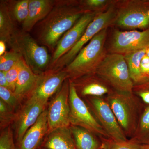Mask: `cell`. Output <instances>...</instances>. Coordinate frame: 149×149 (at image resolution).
Segmentation results:
<instances>
[{
	"label": "cell",
	"mask_w": 149,
	"mask_h": 149,
	"mask_svg": "<svg viewBox=\"0 0 149 149\" xmlns=\"http://www.w3.org/2000/svg\"><path fill=\"white\" fill-rule=\"evenodd\" d=\"M88 12L80 1H55L54 6L45 18L37 24V38L39 42L54 50L65 33Z\"/></svg>",
	"instance_id": "cell-1"
},
{
	"label": "cell",
	"mask_w": 149,
	"mask_h": 149,
	"mask_svg": "<svg viewBox=\"0 0 149 149\" xmlns=\"http://www.w3.org/2000/svg\"><path fill=\"white\" fill-rule=\"evenodd\" d=\"M108 28L96 35L80 51L74 59L63 70L70 80L96 73L99 66L107 54L105 47Z\"/></svg>",
	"instance_id": "cell-2"
},
{
	"label": "cell",
	"mask_w": 149,
	"mask_h": 149,
	"mask_svg": "<svg viewBox=\"0 0 149 149\" xmlns=\"http://www.w3.org/2000/svg\"><path fill=\"white\" fill-rule=\"evenodd\" d=\"M105 98L127 138L133 137L143 109L142 101L133 93L112 90Z\"/></svg>",
	"instance_id": "cell-3"
},
{
	"label": "cell",
	"mask_w": 149,
	"mask_h": 149,
	"mask_svg": "<svg viewBox=\"0 0 149 149\" xmlns=\"http://www.w3.org/2000/svg\"><path fill=\"white\" fill-rule=\"evenodd\" d=\"M9 45L23 58L28 66L36 74L48 69L51 57L47 50L41 46L27 32L18 30L11 38Z\"/></svg>",
	"instance_id": "cell-4"
},
{
	"label": "cell",
	"mask_w": 149,
	"mask_h": 149,
	"mask_svg": "<svg viewBox=\"0 0 149 149\" xmlns=\"http://www.w3.org/2000/svg\"><path fill=\"white\" fill-rule=\"evenodd\" d=\"M113 25L128 30L149 27V0L115 1Z\"/></svg>",
	"instance_id": "cell-5"
},
{
	"label": "cell",
	"mask_w": 149,
	"mask_h": 149,
	"mask_svg": "<svg viewBox=\"0 0 149 149\" xmlns=\"http://www.w3.org/2000/svg\"><path fill=\"white\" fill-rule=\"evenodd\" d=\"M113 90L133 93L134 83L130 77L124 55L108 53L96 71Z\"/></svg>",
	"instance_id": "cell-6"
},
{
	"label": "cell",
	"mask_w": 149,
	"mask_h": 149,
	"mask_svg": "<svg viewBox=\"0 0 149 149\" xmlns=\"http://www.w3.org/2000/svg\"><path fill=\"white\" fill-rule=\"evenodd\" d=\"M114 3L106 11L97 13L93 21L85 29L83 36L77 44L69 52L59 59L48 70L58 71L64 68L74 59L86 44L89 43L99 32L105 28H108L109 27L112 26L116 15Z\"/></svg>",
	"instance_id": "cell-7"
},
{
	"label": "cell",
	"mask_w": 149,
	"mask_h": 149,
	"mask_svg": "<svg viewBox=\"0 0 149 149\" xmlns=\"http://www.w3.org/2000/svg\"><path fill=\"white\" fill-rule=\"evenodd\" d=\"M70 80V125L90 130L100 139H110L88 105L77 94L73 83Z\"/></svg>",
	"instance_id": "cell-8"
},
{
	"label": "cell",
	"mask_w": 149,
	"mask_h": 149,
	"mask_svg": "<svg viewBox=\"0 0 149 149\" xmlns=\"http://www.w3.org/2000/svg\"><path fill=\"white\" fill-rule=\"evenodd\" d=\"M85 98L87 105L110 139L116 141L128 140L105 97H88Z\"/></svg>",
	"instance_id": "cell-9"
},
{
	"label": "cell",
	"mask_w": 149,
	"mask_h": 149,
	"mask_svg": "<svg viewBox=\"0 0 149 149\" xmlns=\"http://www.w3.org/2000/svg\"><path fill=\"white\" fill-rule=\"evenodd\" d=\"M149 48V27L143 31L137 30L113 31L108 51L109 53L124 55Z\"/></svg>",
	"instance_id": "cell-10"
},
{
	"label": "cell",
	"mask_w": 149,
	"mask_h": 149,
	"mask_svg": "<svg viewBox=\"0 0 149 149\" xmlns=\"http://www.w3.org/2000/svg\"><path fill=\"white\" fill-rule=\"evenodd\" d=\"M70 80L66 79L51 101L47 110L48 133L62 127H69Z\"/></svg>",
	"instance_id": "cell-11"
},
{
	"label": "cell",
	"mask_w": 149,
	"mask_h": 149,
	"mask_svg": "<svg viewBox=\"0 0 149 149\" xmlns=\"http://www.w3.org/2000/svg\"><path fill=\"white\" fill-rule=\"evenodd\" d=\"M97 13L90 12L84 14L74 26L65 33L59 40L54 50L48 69L77 44Z\"/></svg>",
	"instance_id": "cell-12"
},
{
	"label": "cell",
	"mask_w": 149,
	"mask_h": 149,
	"mask_svg": "<svg viewBox=\"0 0 149 149\" xmlns=\"http://www.w3.org/2000/svg\"><path fill=\"white\" fill-rule=\"evenodd\" d=\"M68 78L67 74L63 70L58 71L48 70L39 74L35 87L27 97L47 103L48 99L59 90Z\"/></svg>",
	"instance_id": "cell-13"
},
{
	"label": "cell",
	"mask_w": 149,
	"mask_h": 149,
	"mask_svg": "<svg viewBox=\"0 0 149 149\" xmlns=\"http://www.w3.org/2000/svg\"><path fill=\"white\" fill-rule=\"evenodd\" d=\"M47 103L28 98L27 102L15 119L16 138L19 144L24 134L34 125L45 110Z\"/></svg>",
	"instance_id": "cell-14"
},
{
	"label": "cell",
	"mask_w": 149,
	"mask_h": 149,
	"mask_svg": "<svg viewBox=\"0 0 149 149\" xmlns=\"http://www.w3.org/2000/svg\"><path fill=\"white\" fill-rule=\"evenodd\" d=\"M80 97H105L113 90L98 74H88L71 80Z\"/></svg>",
	"instance_id": "cell-15"
},
{
	"label": "cell",
	"mask_w": 149,
	"mask_h": 149,
	"mask_svg": "<svg viewBox=\"0 0 149 149\" xmlns=\"http://www.w3.org/2000/svg\"><path fill=\"white\" fill-rule=\"evenodd\" d=\"M47 110L40 115L37 121L27 130L19 145L20 149H36L48 133Z\"/></svg>",
	"instance_id": "cell-16"
},
{
	"label": "cell",
	"mask_w": 149,
	"mask_h": 149,
	"mask_svg": "<svg viewBox=\"0 0 149 149\" xmlns=\"http://www.w3.org/2000/svg\"><path fill=\"white\" fill-rule=\"evenodd\" d=\"M55 3V1L52 0H29V13L22 24V31L30 32L35 25L47 16Z\"/></svg>",
	"instance_id": "cell-17"
},
{
	"label": "cell",
	"mask_w": 149,
	"mask_h": 149,
	"mask_svg": "<svg viewBox=\"0 0 149 149\" xmlns=\"http://www.w3.org/2000/svg\"><path fill=\"white\" fill-rule=\"evenodd\" d=\"M24 61L19 74L14 93L20 100L28 96L35 87L39 77Z\"/></svg>",
	"instance_id": "cell-18"
},
{
	"label": "cell",
	"mask_w": 149,
	"mask_h": 149,
	"mask_svg": "<svg viewBox=\"0 0 149 149\" xmlns=\"http://www.w3.org/2000/svg\"><path fill=\"white\" fill-rule=\"evenodd\" d=\"M44 146L47 149H77L69 127L58 128L48 133Z\"/></svg>",
	"instance_id": "cell-19"
},
{
	"label": "cell",
	"mask_w": 149,
	"mask_h": 149,
	"mask_svg": "<svg viewBox=\"0 0 149 149\" xmlns=\"http://www.w3.org/2000/svg\"><path fill=\"white\" fill-rule=\"evenodd\" d=\"M69 128L77 149H101L102 141L90 130L73 125Z\"/></svg>",
	"instance_id": "cell-20"
},
{
	"label": "cell",
	"mask_w": 149,
	"mask_h": 149,
	"mask_svg": "<svg viewBox=\"0 0 149 149\" xmlns=\"http://www.w3.org/2000/svg\"><path fill=\"white\" fill-rule=\"evenodd\" d=\"M13 18L8 3L1 1L0 3V40L9 44L11 38L18 29L15 27Z\"/></svg>",
	"instance_id": "cell-21"
},
{
	"label": "cell",
	"mask_w": 149,
	"mask_h": 149,
	"mask_svg": "<svg viewBox=\"0 0 149 149\" xmlns=\"http://www.w3.org/2000/svg\"><path fill=\"white\" fill-rule=\"evenodd\" d=\"M147 50L135 51L123 55L134 85L140 83L143 79L141 74L140 65L141 60L146 54Z\"/></svg>",
	"instance_id": "cell-22"
},
{
	"label": "cell",
	"mask_w": 149,
	"mask_h": 149,
	"mask_svg": "<svg viewBox=\"0 0 149 149\" xmlns=\"http://www.w3.org/2000/svg\"><path fill=\"white\" fill-rule=\"evenodd\" d=\"M131 141L141 145L149 143V105L144 107Z\"/></svg>",
	"instance_id": "cell-23"
},
{
	"label": "cell",
	"mask_w": 149,
	"mask_h": 149,
	"mask_svg": "<svg viewBox=\"0 0 149 149\" xmlns=\"http://www.w3.org/2000/svg\"><path fill=\"white\" fill-rule=\"evenodd\" d=\"M29 0L15 1L13 2L12 8L9 6L14 20L22 24L26 20L29 13Z\"/></svg>",
	"instance_id": "cell-24"
},
{
	"label": "cell",
	"mask_w": 149,
	"mask_h": 149,
	"mask_svg": "<svg viewBox=\"0 0 149 149\" xmlns=\"http://www.w3.org/2000/svg\"><path fill=\"white\" fill-rule=\"evenodd\" d=\"M81 5L88 12L101 13L106 11L113 5L115 1L84 0L80 1Z\"/></svg>",
	"instance_id": "cell-25"
},
{
	"label": "cell",
	"mask_w": 149,
	"mask_h": 149,
	"mask_svg": "<svg viewBox=\"0 0 149 149\" xmlns=\"http://www.w3.org/2000/svg\"><path fill=\"white\" fill-rule=\"evenodd\" d=\"M17 52L11 49L0 57V71L7 72L22 58Z\"/></svg>",
	"instance_id": "cell-26"
},
{
	"label": "cell",
	"mask_w": 149,
	"mask_h": 149,
	"mask_svg": "<svg viewBox=\"0 0 149 149\" xmlns=\"http://www.w3.org/2000/svg\"><path fill=\"white\" fill-rule=\"evenodd\" d=\"M12 108L6 103L0 100V125L1 129H5L13 121L15 120V115Z\"/></svg>",
	"instance_id": "cell-27"
},
{
	"label": "cell",
	"mask_w": 149,
	"mask_h": 149,
	"mask_svg": "<svg viewBox=\"0 0 149 149\" xmlns=\"http://www.w3.org/2000/svg\"><path fill=\"white\" fill-rule=\"evenodd\" d=\"M133 93L143 102L149 105V77H145L140 83L134 84Z\"/></svg>",
	"instance_id": "cell-28"
},
{
	"label": "cell",
	"mask_w": 149,
	"mask_h": 149,
	"mask_svg": "<svg viewBox=\"0 0 149 149\" xmlns=\"http://www.w3.org/2000/svg\"><path fill=\"white\" fill-rule=\"evenodd\" d=\"M23 61L24 59L22 57L14 66L6 72V76L8 83V89L13 92H14L15 90L17 81Z\"/></svg>",
	"instance_id": "cell-29"
},
{
	"label": "cell",
	"mask_w": 149,
	"mask_h": 149,
	"mask_svg": "<svg viewBox=\"0 0 149 149\" xmlns=\"http://www.w3.org/2000/svg\"><path fill=\"white\" fill-rule=\"evenodd\" d=\"M0 98L1 100L13 109H15L21 101L14 92L8 88L1 86H0Z\"/></svg>",
	"instance_id": "cell-30"
},
{
	"label": "cell",
	"mask_w": 149,
	"mask_h": 149,
	"mask_svg": "<svg viewBox=\"0 0 149 149\" xmlns=\"http://www.w3.org/2000/svg\"><path fill=\"white\" fill-rule=\"evenodd\" d=\"M0 149H17L13 140V135L10 127L3 129L0 136Z\"/></svg>",
	"instance_id": "cell-31"
},
{
	"label": "cell",
	"mask_w": 149,
	"mask_h": 149,
	"mask_svg": "<svg viewBox=\"0 0 149 149\" xmlns=\"http://www.w3.org/2000/svg\"><path fill=\"white\" fill-rule=\"evenodd\" d=\"M110 149H142V145L131 140L116 141L110 139Z\"/></svg>",
	"instance_id": "cell-32"
},
{
	"label": "cell",
	"mask_w": 149,
	"mask_h": 149,
	"mask_svg": "<svg viewBox=\"0 0 149 149\" xmlns=\"http://www.w3.org/2000/svg\"><path fill=\"white\" fill-rule=\"evenodd\" d=\"M140 69L143 79L149 77V57L146 54L141 60Z\"/></svg>",
	"instance_id": "cell-33"
},
{
	"label": "cell",
	"mask_w": 149,
	"mask_h": 149,
	"mask_svg": "<svg viewBox=\"0 0 149 149\" xmlns=\"http://www.w3.org/2000/svg\"><path fill=\"white\" fill-rule=\"evenodd\" d=\"M0 86L8 88L6 72L3 71H0Z\"/></svg>",
	"instance_id": "cell-34"
},
{
	"label": "cell",
	"mask_w": 149,
	"mask_h": 149,
	"mask_svg": "<svg viewBox=\"0 0 149 149\" xmlns=\"http://www.w3.org/2000/svg\"><path fill=\"white\" fill-rule=\"evenodd\" d=\"M102 149H110V139H102Z\"/></svg>",
	"instance_id": "cell-35"
},
{
	"label": "cell",
	"mask_w": 149,
	"mask_h": 149,
	"mask_svg": "<svg viewBox=\"0 0 149 149\" xmlns=\"http://www.w3.org/2000/svg\"><path fill=\"white\" fill-rule=\"evenodd\" d=\"M6 42L2 40H0V56H2L6 52Z\"/></svg>",
	"instance_id": "cell-36"
},
{
	"label": "cell",
	"mask_w": 149,
	"mask_h": 149,
	"mask_svg": "<svg viewBox=\"0 0 149 149\" xmlns=\"http://www.w3.org/2000/svg\"><path fill=\"white\" fill-rule=\"evenodd\" d=\"M142 149H149V143L142 145Z\"/></svg>",
	"instance_id": "cell-37"
},
{
	"label": "cell",
	"mask_w": 149,
	"mask_h": 149,
	"mask_svg": "<svg viewBox=\"0 0 149 149\" xmlns=\"http://www.w3.org/2000/svg\"><path fill=\"white\" fill-rule=\"evenodd\" d=\"M146 55L149 57V48L148 49H147L146 53Z\"/></svg>",
	"instance_id": "cell-38"
},
{
	"label": "cell",
	"mask_w": 149,
	"mask_h": 149,
	"mask_svg": "<svg viewBox=\"0 0 149 149\" xmlns=\"http://www.w3.org/2000/svg\"></svg>",
	"instance_id": "cell-39"
}]
</instances>
